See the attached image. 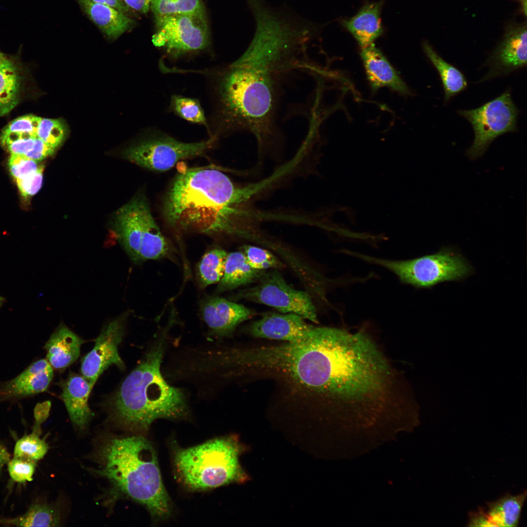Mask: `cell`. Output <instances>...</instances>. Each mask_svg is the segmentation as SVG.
I'll return each mask as SVG.
<instances>
[{"mask_svg": "<svg viewBox=\"0 0 527 527\" xmlns=\"http://www.w3.org/2000/svg\"><path fill=\"white\" fill-rule=\"evenodd\" d=\"M261 186H239L213 168L179 173L166 195L164 214L175 228L216 235L239 234L245 215L243 205Z\"/></svg>", "mask_w": 527, "mask_h": 527, "instance_id": "6da1fadb", "label": "cell"}, {"mask_svg": "<svg viewBox=\"0 0 527 527\" xmlns=\"http://www.w3.org/2000/svg\"><path fill=\"white\" fill-rule=\"evenodd\" d=\"M165 347L164 339L157 341L111 398L109 405L112 416L122 426L145 431L158 419L187 417L189 409L184 395L169 385L161 373Z\"/></svg>", "mask_w": 527, "mask_h": 527, "instance_id": "7a4b0ae2", "label": "cell"}, {"mask_svg": "<svg viewBox=\"0 0 527 527\" xmlns=\"http://www.w3.org/2000/svg\"><path fill=\"white\" fill-rule=\"evenodd\" d=\"M98 473L133 500L144 505L152 518H168L173 511L163 485L156 450L141 435L114 437L101 448Z\"/></svg>", "mask_w": 527, "mask_h": 527, "instance_id": "3957f363", "label": "cell"}, {"mask_svg": "<svg viewBox=\"0 0 527 527\" xmlns=\"http://www.w3.org/2000/svg\"><path fill=\"white\" fill-rule=\"evenodd\" d=\"M278 76L265 66L238 59L221 84L222 101L230 121L252 133L261 151L271 145L276 134Z\"/></svg>", "mask_w": 527, "mask_h": 527, "instance_id": "277c9868", "label": "cell"}, {"mask_svg": "<svg viewBox=\"0 0 527 527\" xmlns=\"http://www.w3.org/2000/svg\"><path fill=\"white\" fill-rule=\"evenodd\" d=\"M246 449L234 435L215 438L179 448L175 454V465L181 479L191 490L242 484L249 480L240 462Z\"/></svg>", "mask_w": 527, "mask_h": 527, "instance_id": "5b68a950", "label": "cell"}, {"mask_svg": "<svg viewBox=\"0 0 527 527\" xmlns=\"http://www.w3.org/2000/svg\"><path fill=\"white\" fill-rule=\"evenodd\" d=\"M114 230L119 243L135 263L159 259L168 253V243L143 195L136 196L119 209Z\"/></svg>", "mask_w": 527, "mask_h": 527, "instance_id": "8992f818", "label": "cell"}, {"mask_svg": "<svg viewBox=\"0 0 527 527\" xmlns=\"http://www.w3.org/2000/svg\"><path fill=\"white\" fill-rule=\"evenodd\" d=\"M362 260L382 266L395 274L404 283L419 288H430L446 282L459 281L472 273V267L461 255L443 249L413 259L395 261L350 251Z\"/></svg>", "mask_w": 527, "mask_h": 527, "instance_id": "52a82bcc", "label": "cell"}, {"mask_svg": "<svg viewBox=\"0 0 527 527\" xmlns=\"http://www.w3.org/2000/svg\"><path fill=\"white\" fill-rule=\"evenodd\" d=\"M458 113L470 123L474 131L473 142L466 152L471 160L482 156L498 137L517 130L519 110L508 90L478 108Z\"/></svg>", "mask_w": 527, "mask_h": 527, "instance_id": "ba28073f", "label": "cell"}, {"mask_svg": "<svg viewBox=\"0 0 527 527\" xmlns=\"http://www.w3.org/2000/svg\"><path fill=\"white\" fill-rule=\"evenodd\" d=\"M258 281L257 284L242 291L236 297L318 323L316 308L309 293L289 285L278 271L265 272Z\"/></svg>", "mask_w": 527, "mask_h": 527, "instance_id": "9c48e42d", "label": "cell"}, {"mask_svg": "<svg viewBox=\"0 0 527 527\" xmlns=\"http://www.w3.org/2000/svg\"><path fill=\"white\" fill-rule=\"evenodd\" d=\"M155 17L153 44L174 56L204 49L209 43L204 12L165 15Z\"/></svg>", "mask_w": 527, "mask_h": 527, "instance_id": "30bf717a", "label": "cell"}, {"mask_svg": "<svg viewBox=\"0 0 527 527\" xmlns=\"http://www.w3.org/2000/svg\"><path fill=\"white\" fill-rule=\"evenodd\" d=\"M215 139L186 143L169 137H159L143 141L127 148L125 159L142 167L155 171H165L178 162L203 154Z\"/></svg>", "mask_w": 527, "mask_h": 527, "instance_id": "8fae6325", "label": "cell"}, {"mask_svg": "<svg viewBox=\"0 0 527 527\" xmlns=\"http://www.w3.org/2000/svg\"><path fill=\"white\" fill-rule=\"evenodd\" d=\"M129 315V311H126L106 324L96 339L93 348L83 358L81 373L94 385L109 366L114 365L121 370L124 369L118 346L122 340Z\"/></svg>", "mask_w": 527, "mask_h": 527, "instance_id": "7c38bea8", "label": "cell"}, {"mask_svg": "<svg viewBox=\"0 0 527 527\" xmlns=\"http://www.w3.org/2000/svg\"><path fill=\"white\" fill-rule=\"evenodd\" d=\"M323 328L307 323L304 318L294 313H268L253 322L247 331L257 338L300 343L316 339Z\"/></svg>", "mask_w": 527, "mask_h": 527, "instance_id": "4fadbf2b", "label": "cell"}, {"mask_svg": "<svg viewBox=\"0 0 527 527\" xmlns=\"http://www.w3.org/2000/svg\"><path fill=\"white\" fill-rule=\"evenodd\" d=\"M527 24H514L507 28L504 38L486 63L487 74L481 82L507 75L527 65Z\"/></svg>", "mask_w": 527, "mask_h": 527, "instance_id": "5bb4252c", "label": "cell"}, {"mask_svg": "<svg viewBox=\"0 0 527 527\" xmlns=\"http://www.w3.org/2000/svg\"><path fill=\"white\" fill-rule=\"evenodd\" d=\"M53 377V368L47 360H38L15 378L0 384V403L43 392Z\"/></svg>", "mask_w": 527, "mask_h": 527, "instance_id": "9a60e30c", "label": "cell"}, {"mask_svg": "<svg viewBox=\"0 0 527 527\" xmlns=\"http://www.w3.org/2000/svg\"><path fill=\"white\" fill-rule=\"evenodd\" d=\"M201 312L211 332L218 337L230 335L239 324L254 314L242 304L220 297H211L204 301Z\"/></svg>", "mask_w": 527, "mask_h": 527, "instance_id": "2e32d148", "label": "cell"}, {"mask_svg": "<svg viewBox=\"0 0 527 527\" xmlns=\"http://www.w3.org/2000/svg\"><path fill=\"white\" fill-rule=\"evenodd\" d=\"M527 492L516 495L507 494L485 507L469 513L468 526L473 527H516L518 525Z\"/></svg>", "mask_w": 527, "mask_h": 527, "instance_id": "e0dca14e", "label": "cell"}, {"mask_svg": "<svg viewBox=\"0 0 527 527\" xmlns=\"http://www.w3.org/2000/svg\"><path fill=\"white\" fill-rule=\"evenodd\" d=\"M60 385L62 389L61 398L71 422L78 429H84L94 416L88 400L94 385L83 376L74 373Z\"/></svg>", "mask_w": 527, "mask_h": 527, "instance_id": "ac0fdd59", "label": "cell"}, {"mask_svg": "<svg viewBox=\"0 0 527 527\" xmlns=\"http://www.w3.org/2000/svg\"><path fill=\"white\" fill-rule=\"evenodd\" d=\"M360 56L373 91L386 87L403 95L411 94L408 86L373 43L362 48Z\"/></svg>", "mask_w": 527, "mask_h": 527, "instance_id": "d6986e66", "label": "cell"}, {"mask_svg": "<svg viewBox=\"0 0 527 527\" xmlns=\"http://www.w3.org/2000/svg\"><path fill=\"white\" fill-rule=\"evenodd\" d=\"M85 342L61 323L43 347L46 360L53 368L64 369L78 359L81 346Z\"/></svg>", "mask_w": 527, "mask_h": 527, "instance_id": "ffe728a7", "label": "cell"}, {"mask_svg": "<svg viewBox=\"0 0 527 527\" xmlns=\"http://www.w3.org/2000/svg\"><path fill=\"white\" fill-rule=\"evenodd\" d=\"M383 1L367 3L353 17L343 20V26L362 47L367 46L383 32L381 12Z\"/></svg>", "mask_w": 527, "mask_h": 527, "instance_id": "44dd1931", "label": "cell"}, {"mask_svg": "<svg viewBox=\"0 0 527 527\" xmlns=\"http://www.w3.org/2000/svg\"><path fill=\"white\" fill-rule=\"evenodd\" d=\"M78 2L89 19L109 39H116L134 24L133 19L111 6L89 0Z\"/></svg>", "mask_w": 527, "mask_h": 527, "instance_id": "7402d4cb", "label": "cell"}, {"mask_svg": "<svg viewBox=\"0 0 527 527\" xmlns=\"http://www.w3.org/2000/svg\"><path fill=\"white\" fill-rule=\"evenodd\" d=\"M265 272L252 268L243 252L228 253L223 274L217 291L220 293L252 283L258 281Z\"/></svg>", "mask_w": 527, "mask_h": 527, "instance_id": "603a6c76", "label": "cell"}, {"mask_svg": "<svg viewBox=\"0 0 527 527\" xmlns=\"http://www.w3.org/2000/svg\"><path fill=\"white\" fill-rule=\"evenodd\" d=\"M426 56L438 71L443 83L445 101L465 90L467 85L465 76L459 69L445 61L426 41L422 43Z\"/></svg>", "mask_w": 527, "mask_h": 527, "instance_id": "cb8c5ba5", "label": "cell"}, {"mask_svg": "<svg viewBox=\"0 0 527 527\" xmlns=\"http://www.w3.org/2000/svg\"><path fill=\"white\" fill-rule=\"evenodd\" d=\"M20 87L19 72L7 59L0 64V116L7 114L17 105Z\"/></svg>", "mask_w": 527, "mask_h": 527, "instance_id": "d4e9b609", "label": "cell"}, {"mask_svg": "<svg viewBox=\"0 0 527 527\" xmlns=\"http://www.w3.org/2000/svg\"><path fill=\"white\" fill-rule=\"evenodd\" d=\"M59 522V515L54 508L45 504H35L24 514L0 523L18 527H55Z\"/></svg>", "mask_w": 527, "mask_h": 527, "instance_id": "484cf974", "label": "cell"}, {"mask_svg": "<svg viewBox=\"0 0 527 527\" xmlns=\"http://www.w3.org/2000/svg\"><path fill=\"white\" fill-rule=\"evenodd\" d=\"M227 253L215 248L206 253L198 265V276L203 287L216 284L223 274Z\"/></svg>", "mask_w": 527, "mask_h": 527, "instance_id": "4316f807", "label": "cell"}, {"mask_svg": "<svg viewBox=\"0 0 527 527\" xmlns=\"http://www.w3.org/2000/svg\"><path fill=\"white\" fill-rule=\"evenodd\" d=\"M41 426L35 424L32 433L17 441L14 449V457L36 462L44 457L49 447L45 440L40 437Z\"/></svg>", "mask_w": 527, "mask_h": 527, "instance_id": "83f0119b", "label": "cell"}, {"mask_svg": "<svg viewBox=\"0 0 527 527\" xmlns=\"http://www.w3.org/2000/svg\"><path fill=\"white\" fill-rule=\"evenodd\" d=\"M40 119V117L27 114L13 120L2 130L0 144L4 147L17 139L37 137L36 131Z\"/></svg>", "mask_w": 527, "mask_h": 527, "instance_id": "f1b7e54d", "label": "cell"}, {"mask_svg": "<svg viewBox=\"0 0 527 527\" xmlns=\"http://www.w3.org/2000/svg\"><path fill=\"white\" fill-rule=\"evenodd\" d=\"M68 133L67 125L63 120L41 117L36 136L48 145L57 149L65 140Z\"/></svg>", "mask_w": 527, "mask_h": 527, "instance_id": "f546056e", "label": "cell"}, {"mask_svg": "<svg viewBox=\"0 0 527 527\" xmlns=\"http://www.w3.org/2000/svg\"><path fill=\"white\" fill-rule=\"evenodd\" d=\"M171 107L182 119L191 122L203 124L208 128L204 112L197 99L173 95Z\"/></svg>", "mask_w": 527, "mask_h": 527, "instance_id": "4dcf8cb0", "label": "cell"}, {"mask_svg": "<svg viewBox=\"0 0 527 527\" xmlns=\"http://www.w3.org/2000/svg\"><path fill=\"white\" fill-rule=\"evenodd\" d=\"M150 7L155 17L204 12L201 0H151Z\"/></svg>", "mask_w": 527, "mask_h": 527, "instance_id": "1f68e13d", "label": "cell"}, {"mask_svg": "<svg viewBox=\"0 0 527 527\" xmlns=\"http://www.w3.org/2000/svg\"><path fill=\"white\" fill-rule=\"evenodd\" d=\"M249 264L253 268L265 270L279 269L284 266L283 263L269 251L255 246L246 245L243 247Z\"/></svg>", "mask_w": 527, "mask_h": 527, "instance_id": "d6a6232c", "label": "cell"}, {"mask_svg": "<svg viewBox=\"0 0 527 527\" xmlns=\"http://www.w3.org/2000/svg\"><path fill=\"white\" fill-rule=\"evenodd\" d=\"M38 162L23 155L11 154L8 167L11 175L16 181L36 173L41 166Z\"/></svg>", "mask_w": 527, "mask_h": 527, "instance_id": "836d02e7", "label": "cell"}, {"mask_svg": "<svg viewBox=\"0 0 527 527\" xmlns=\"http://www.w3.org/2000/svg\"><path fill=\"white\" fill-rule=\"evenodd\" d=\"M36 465V462L14 457L8 462L9 475L13 481L18 483L31 481Z\"/></svg>", "mask_w": 527, "mask_h": 527, "instance_id": "e575fe53", "label": "cell"}, {"mask_svg": "<svg viewBox=\"0 0 527 527\" xmlns=\"http://www.w3.org/2000/svg\"><path fill=\"white\" fill-rule=\"evenodd\" d=\"M43 166L41 165L38 171L22 179L16 180L21 195L26 198L36 194L41 187Z\"/></svg>", "mask_w": 527, "mask_h": 527, "instance_id": "d590c367", "label": "cell"}, {"mask_svg": "<svg viewBox=\"0 0 527 527\" xmlns=\"http://www.w3.org/2000/svg\"><path fill=\"white\" fill-rule=\"evenodd\" d=\"M56 149L36 137L32 148L24 156L39 162L52 155Z\"/></svg>", "mask_w": 527, "mask_h": 527, "instance_id": "8d00e7d4", "label": "cell"}, {"mask_svg": "<svg viewBox=\"0 0 527 527\" xmlns=\"http://www.w3.org/2000/svg\"><path fill=\"white\" fill-rule=\"evenodd\" d=\"M36 138L17 139L7 144L3 147L11 154L24 156L32 148Z\"/></svg>", "mask_w": 527, "mask_h": 527, "instance_id": "74e56055", "label": "cell"}, {"mask_svg": "<svg viewBox=\"0 0 527 527\" xmlns=\"http://www.w3.org/2000/svg\"><path fill=\"white\" fill-rule=\"evenodd\" d=\"M51 404L49 401L38 403L34 411L35 423L41 425L47 419L50 411Z\"/></svg>", "mask_w": 527, "mask_h": 527, "instance_id": "f35d334b", "label": "cell"}, {"mask_svg": "<svg viewBox=\"0 0 527 527\" xmlns=\"http://www.w3.org/2000/svg\"><path fill=\"white\" fill-rule=\"evenodd\" d=\"M128 10L145 14L150 7L151 0H122Z\"/></svg>", "mask_w": 527, "mask_h": 527, "instance_id": "ab89813d", "label": "cell"}, {"mask_svg": "<svg viewBox=\"0 0 527 527\" xmlns=\"http://www.w3.org/2000/svg\"><path fill=\"white\" fill-rule=\"evenodd\" d=\"M92 2L111 6L125 14L129 10L122 0H89Z\"/></svg>", "mask_w": 527, "mask_h": 527, "instance_id": "60d3db41", "label": "cell"}, {"mask_svg": "<svg viewBox=\"0 0 527 527\" xmlns=\"http://www.w3.org/2000/svg\"><path fill=\"white\" fill-rule=\"evenodd\" d=\"M10 460V454L5 447L0 444V472L4 465Z\"/></svg>", "mask_w": 527, "mask_h": 527, "instance_id": "b9f144b4", "label": "cell"}, {"mask_svg": "<svg viewBox=\"0 0 527 527\" xmlns=\"http://www.w3.org/2000/svg\"><path fill=\"white\" fill-rule=\"evenodd\" d=\"M520 4V10L525 16L527 15V0H517Z\"/></svg>", "mask_w": 527, "mask_h": 527, "instance_id": "7bdbcfd3", "label": "cell"}, {"mask_svg": "<svg viewBox=\"0 0 527 527\" xmlns=\"http://www.w3.org/2000/svg\"><path fill=\"white\" fill-rule=\"evenodd\" d=\"M7 59L5 55L0 51V64Z\"/></svg>", "mask_w": 527, "mask_h": 527, "instance_id": "ee69618b", "label": "cell"}, {"mask_svg": "<svg viewBox=\"0 0 527 527\" xmlns=\"http://www.w3.org/2000/svg\"><path fill=\"white\" fill-rule=\"evenodd\" d=\"M4 301H5V299L3 297H2V296H0V307L3 304Z\"/></svg>", "mask_w": 527, "mask_h": 527, "instance_id": "f6af8a7d", "label": "cell"}]
</instances>
